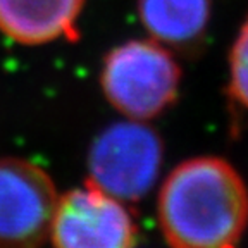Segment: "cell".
I'll return each instance as SVG.
<instances>
[{
	"label": "cell",
	"instance_id": "277c9868",
	"mask_svg": "<svg viewBox=\"0 0 248 248\" xmlns=\"http://www.w3.org/2000/svg\"><path fill=\"white\" fill-rule=\"evenodd\" d=\"M59 195L43 167L0 159V248H40L50 238Z\"/></svg>",
	"mask_w": 248,
	"mask_h": 248
},
{
	"label": "cell",
	"instance_id": "6da1fadb",
	"mask_svg": "<svg viewBox=\"0 0 248 248\" xmlns=\"http://www.w3.org/2000/svg\"><path fill=\"white\" fill-rule=\"evenodd\" d=\"M157 214L170 248H238L248 226V190L224 159L195 157L170 170Z\"/></svg>",
	"mask_w": 248,
	"mask_h": 248
},
{
	"label": "cell",
	"instance_id": "8992f818",
	"mask_svg": "<svg viewBox=\"0 0 248 248\" xmlns=\"http://www.w3.org/2000/svg\"><path fill=\"white\" fill-rule=\"evenodd\" d=\"M85 0H0V33L21 45L74 40Z\"/></svg>",
	"mask_w": 248,
	"mask_h": 248
},
{
	"label": "cell",
	"instance_id": "ba28073f",
	"mask_svg": "<svg viewBox=\"0 0 248 248\" xmlns=\"http://www.w3.org/2000/svg\"><path fill=\"white\" fill-rule=\"evenodd\" d=\"M229 95L236 104L248 108V17L229 54Z\"/></svg>",
	"mask_w": 248,
	"mask_h": 248
},
{
	"label": "cell",
	"instance_id": "3957f363",
	"mask_svg": "<svg viewBox=\"0 0 248 248\" xmlns=\"http://www.w3.org/2000/svg\"><path fill=\"white\" fill-rule=\"evenodd\" d=\"M162 140L141 121H123L105 128L88 154L92 185L123 202L143 198L159 178Z\"/></svg>",
	"mask_w": 248,
	"mask_h": 248
},
{
	"label": "cell",
	"instance_id": "52a82bcc",
	"mask_svg": "<svg viewBox=\"0 0 248 248\" xmlns=\"http://www.w3.org/2000/svg\"><path fill=\"white\" fill-rule=\"evenodd\" d=\"M138 16L155 42L193 52L205 40L212 0H138Z\"/></svg>",
	"mask_w": 248,
	"mask_h": 248
},
{
	"label": "cell",
	"instance_id": "5b68a950",
	"mask_svg": "<svg viewBox=\"0 0 248 248\" xmlns=\"http://www.w3.org/2000/svg\"><path fill=\"white\" fill-rule=\"evenodd\" d=\"M136 236L123 200L90 181L59 197L50 228L55 248H135Z\"/></svg>",
	"mask_w": 248,
	"mask_h": 248
},
{
	"label": "cell",
	"instance_id": "7a4b0ae2",
	"mask_svg": "<svg viewBox=\"0 0 248 248\" xmlns=\"http://www.w3.org/2000/svg\"><path fill=\"white\" fill-rule=\"evenodd\" d=\"M181 69L162 43L129 40L104 59L100 85L108 104L133 121L162 114L178 97Z\"/></svg>",
	"mask_w": 248,
	"mask_h": 248
}]
</instances>
